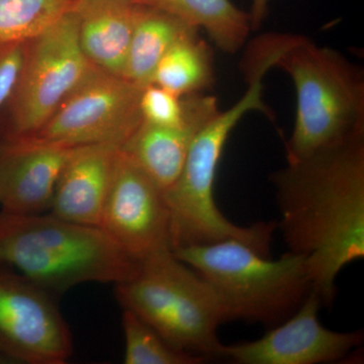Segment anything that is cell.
<instances>
[{
    "label": "cell",
    "instance_id": "9a60e30c",
    "mask_svg": "<svg viewBox=\"0 0 364 364\" xmlns=\"http://www.w3.org/2000/svg\"><path fill=\"white\" fill-rule=\"evenodd\" d=\"M139 13L130 0H81L79 45L93 66L123 77Z\"/></svg>",
    "mask_w": 364,
    "mask_h": 364
},
{
    "label": "cell",
    "instance_id": "5b68a950",
    "mask_svg": "<svg viewBox=\"0 0 364 364\" xmlns=\"http://www.w3.org/2000/svg\"><path fill=\"white\" fill-rule=\"evenodd\" d=\"M274 68L291 76L296 92L287 162L364 134L363 74L339 52L296 35Z\"/></svg>",
    "mask_w": 364,
    "mask_h": 364
},
{
    "label": "cell",
    "instance_id": "ffe728a7",
    "mask_svg": "<svg viewBox=\"0 0 364 364\" xmlns=\"http://www.w3.org/2000/svg\"><path fill=\"white\" fill-rule=\"evenodd\" d=\"M122 323L126 364H200L208 359L171 346L131 311L124 309Z\"/></svg>",
    "mask_w": 364,
    "mask_h": 364
},
{
    "label": "cell",
    "instance_id": "3957f363",
    "mask_svg": "<svg viewBox=\"0 0 364 364\" xmlns=\"http://www.w3.org/2000/svg\"><path fill=\"white\" fill-rule=\"evenodd\" d=\"M245 95L233 107L217 114L196 134L181 176L164 191L170 215L172 250L188 246L207 245L225 240L247 244L264 256L272 253L275 222H259L238 226L218 208L215 181L218 166L232 131L244 114L251 111L272 114L263 100V79L253 76L247 81Z\"/></svg>",
    "mask_w": 364,
    "mask_h": 364
},
{
    "label": "cell",
    "instance_id": "30bf717a",
    "mask_svg": "<svg viewBox=\"0 0 364 364\" xmlns=\"http://www.w3.org/2000/svg\"><path fill=\"white\" fill-rule=\"evenodd\" d=\"M100 228L138 261L171 249L164 191L122 148Z\"/></svg>",
    "mask_w": 364,
    "mask_h": 364
},
{
    "label": "cell",
    "instance_id": "8fae6325",
    "mask_svg": "<svg viewBox=\"0 0 364 364\" xmlns=\"http://www.w3.org/2000/svg\"><path fill=\"white\" fill-rule=\"evenodd\" d=\"M323 303L313 289L304 303L282 324L257 340L223 344L220 358L238 364H318L343 360L363 343V330L338 332L322 325Z\"/></svg>",
    "mask_w": 364,
    "mask_h": 364
},
{
    "label": "cell",
    "instance_id": "ba28073f",
    "mask_svg": "<svg viewBox=\"0 0 364 364\" xmlns=\"http://www.w3.org/2000/svg\"><path fill=\"white\" fill-rule=\"evenodd\" d=\"M143 88L95 67L39 130L14 140L65 147L122 148L142 124Z\"/></svg>",
    "mask_w": 364,
    "mask_h": 364
},
{
    "label": "cell",
    "instance_id": "8992f818",
    "mask_svg": "<svg viewBox=\"0 0 364 364\" xmlns=\"http://www.w3.org/2000/svg\"><path fill=\"white\" fill-rule=\"evenodd\" d=\"M116 298L171 346L203 358H220L224 309L202 275L163 249L139 263L135 274L116 284Z\"/></svg>",
    "mask_w": 364,
    "mask_h": 364
},
{
    "label": "cell",
    "instance_id": "ac0fdd59",
    "mask_svg": "<svg viewBox=\"0 0 364 364\" xmlns=\"http://www.w3.org/2000/svg\"><path fill=\"white\" fill-rule=\"evenodd\" d=\"M215 83L212 48L198 36V31L177 41L160 60L152 85L178 95H195Z\"/></svg>",
    "mask_w": 364,
    "mask_h": 364
},
{
    "label": "cell",
    "instance_id": "9c48e42d",
    "mask_svg": "<svg viewBox=\"0 0 364 364\" xmlns=\"http://www.w3.org/2000/svg\"><path fill=\"white\" fill-rule=\"evenodd\" d=\"M72 352L70 330L51 294L0 267V356L18 363L63 364Z\"/></svg>",
    "mask_w": 364,
    "mask_h": 364
},
{
    "label": "cell",
    "instance_id": "52a82bcc",
    "mask_svg": "<svg viewBox=\"0 0 364 364\" xmlns=\"http://www.w3.org/2000/svg\"><path fill=\"white\" fill-rule=\"evenodd\" d=\"M95 68L79 45L76 11L28 41L20 79L6 104L11 117L6 139L39 130Z\"/></svg>",
    "mask_w": 364,
    "mask_h": 364
},
{
    "label": "cell",
    "instance_id": "4fadbf2b",
    "mask_svg": "<svg viewBox=\"0 0 364 364\" xmlns=\"http://www.w3.org/2000/svg\"><path fill=\"white\" fill-rule=\"evenodd\" d=\"M186 100L188 117L183 124L162 127L143 121L122 147L164 191L181 176L196 134L220 112L214 95L195 93Z\"/></svg>",
    "mask_w": 364,
    "mask_h": 364
},
{
    "label": "cell",
    "instance_id": "603a6c76",
    "mask_svg": "<svg viewBox=\"0 0 364 364\" xmlns=\"http://www.w3.org/2000/svg\"><path fill=\"white\" fill-rule=\"evenodd\" d=\"M268 4L269 0H252V6L249 13L252 31L258 30L267 18Z\"/></svg>",
    "mask_w": 364,
    "mask_h": 364
},
{
    "label": "cell",
    "instance_id": "d6986e66",
    "mask_svg": "<svg viewBox=\"0 0 364 364\" xmlns=\"http://www.w3.org/2000/svg\"><path fill=\"white\" fill-rule=\"evenodd\" d=\"M81 0H0V42L38 37L77 9Z\"/></svg>",
    "mask_w": 364,
    "mask_h": 364
},
{
    "label": "cell",
    "instance_id": "7c38bea8",
    "mask_svg": "<svg viewBox=\"0 0 364 364\" xmlns=\"http://www.w3.org/2000/svg\"><path fill=\"white\" fill-rule=\"evenodd\" d=\"M79 148L4 140L0 144L1 210L31 215L50 208L60 174Z\"/></svg>",
    "mask_w": 364,
    "mask_h": 364
},
{
    "label": "cell",
    "instance_id": "2e32d148",
    "mask_svg": "<svg viewBox=\"0 0 364 364\" xmlns=\"http://www.w3.org/2000/svg\"><path fill=\"white\" fill-rule=\"evenodd\" d=\"M136 6L158 9L188 26L203 28L223 52L234 54L252 31L249 14L231 0H130Z\"/></svg>",
    "mask_w": 364,
    "mask_h": 364
},
{
    "label": "cell",
    "instance_id": "5bb4252c",
    "mask_svg": "<svg viewBox=\"0 0 364 364\" xmlns=\"http://www.w3.org/2000/svg\"><path fill=\"white\" fill-rule=\"evenodd\" d=\"M119 149L112 145L79 148L60 174L50 214L75 224L100 227Z\"/></svg>",
    "mask_w": 364,
    "mask_h": 364
},
{
    "label": "cell",
    "instance_id": "44dd1931",
    "mask_svg": "<svg viewBox=\"0 0 364 364\" xmlns=\"http://www.w3.org/2000/svg\"><path fill=\"white\" fill-rule=\"evenodd\" d=\"M143 121L155 126L176 127L188 117V100L156 85L143 88L140 98Z\"/></svg>",
    "mask_w": 364,
    "mask_h": 364
},
{
    "label": "cell",
    "instance_id": "6da1fadb",
    "mask_svg": "<svg viewBox=\"0 0 364 364\" xmlns=\"http://www.w3.org/2000/svg\"><path fill=\"white\" fill-rule=\"evenodd\" d=\"M289 252L306 258L323 306L336 279L364 257V134L287 162L270 176Z\"/></svg>",
    "mask_w": 364,
    "mask_h": 364
},
{
    "label": "cell",
    "instance_id": "277c9868",
    "mask_svg": "<svg viewBox=\"0 0 364 364\" xmlns=\"http://www.w3.org/2000/svg\"><path fill=\"white\" fill-rule=\"evenodd\" d=\"M173 251L214 289L228 321L282 324L313 291L306 258L287 251L272 259L238 240Z\"/></svg>",
    "mask_w": 364,
    "mask_h": 364
},
{
    "label": "cell",
    "instance_id": "e0dca14e",
    "mask_svg": "<svg viewBox=\"0 0 364 364\" xmlns=\"http://www.w3.org/2000/svg\"><path fill=\"white\" fill-rule=\"evenodd\" d=\"M193 31L200 30L164 11L140 6L123 77L142 87L152 85L155 70L165 53Z\"/></svg>",
    "mask_w": 364,
    "mask_h": 364
},
{
    "label": "cell",
    "instance_id": "7a4b0ae2",
    "mask_svg": "<svg viewBox=\"0 0 364 364\" xmlns=\"http://www.w3.org/2000/svg\"><path fill=\"white\" fill-rule=\"evenodd\" d=\"M139 263L100 227L51 214L0 212V267L48 293L86 282L119 284L135 274Z\"/></svg>",
    "mask_w": 364,
    "mask_h": 364
},
{
    "label": "cell",
    "instance_id": "7402d4cb",
    "mask_svg": "<svg viewBox=\"0 0 364 364\" xmlns=\"http://www.w3.org/2000/svg\"><path fill=\"white\" fill-rule=\"evenodd\" d=\"M26 42H0V109L11 100L26 59Z\"/></svg>",
    "mask_w": 364,
    "mask_h": 364
}]
</instances>
